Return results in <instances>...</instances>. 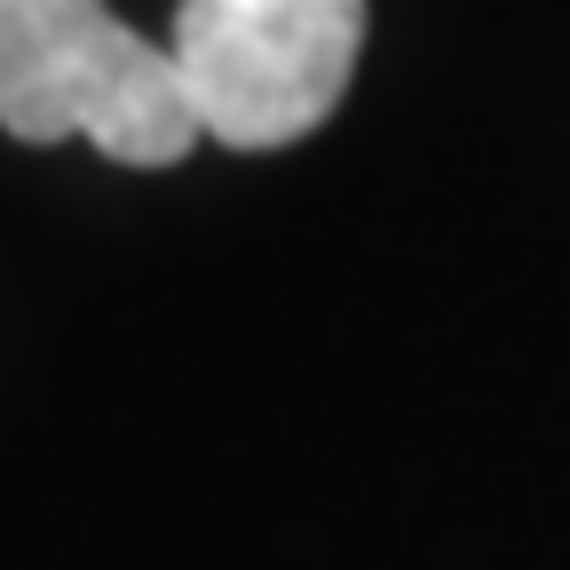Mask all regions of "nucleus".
Segmentation results:
<instances>
[{"mask_svg": "<svg viewBox=\"0 0 570 570\" xmlns=\"http://www.w3.org/2000/svg\"><path fill=\"white\" fill-rule=\"evenodd\" d=\"M167 48L214 142L277 151L325 127L348 96L365 0H183Z\"/></svg>", "mask_w": 570, "mask_h": 570, "instance_id": "2", "label": "nucleus"}, {"mask_svg": "<svg viewBox=\"0 0 570 570\" xmlns=\"http://www.w3.org/2000/svg\"><path fill=\"white\" fill-rule=\"evenodd\" d=\"M0 127L17 142L88 135L119 167H175L206 135L175 48L104 0H0Z\"/></svg>", "mask_w": 570, "mask_h": 570, "instance_id": "1", "label": "nucleus"}]
</instances>
